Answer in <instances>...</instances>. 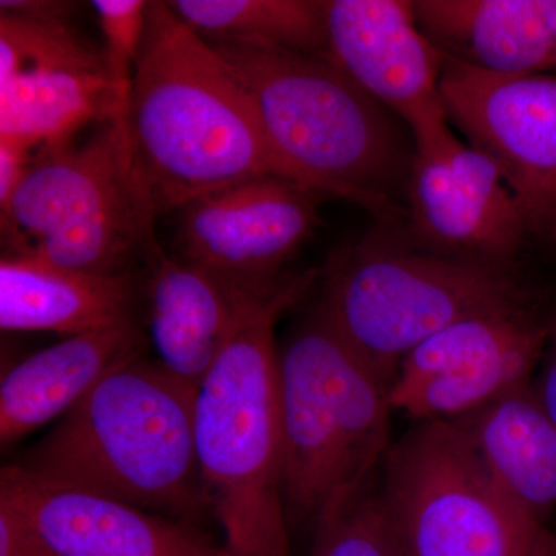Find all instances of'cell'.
<instances>
[{"label":"cell","mask_w":556,"mask_h":556,"mask_svg":"<svg viewBox=\"0 0 556 556\" xmlns=\"http://www.w3.org/2000/svg\"><path fill=\"white\" fill-rule=\"evenodd\" d=\"M127 130L156 218L237 182L289 178L228 62L160 0L149 3Z\"/></svg>","instance_id":"obj_1"},{"label":"cell","mask_w":556,"mask_h":556,"mask_svg":"<svg viewBox=\"0 0 556 556\" xmlns=\"http://www.w3.org/2000/svg\"><path fill=\"white\" fill-rule=\"evenodd\" d=\"M212 47L247 89L289 178L364 207L380 226L405 228L415 139L404 119L328 58Z\"/></svg>","instance_id":"obj_2"},{"label":"cell","mask_w":556,"mask_h":556,"mask_svg":"<svg viewBox=\"0 0 556 556\" xmlns=\"http://www.w3.org/2000/svg\"><path fill=\"white\" fill-rule=\"evenodd\" d=\"M195 397L159 362L131 358L11 466L203 529L212 515L197 459Z\"/></svg>","instance_id":"obj_3"},{"label":"cell","mask_w":556,"mask_h":556,"mask_svg":"<svg viewBox=\"0 0 556 556\" xmlns=\"http://www.w3.org/2000/svg\"><path fill=\"white\" fill-rule=\"evenodd\" d=\"M318 273L285 278L249 300L195 397V448L212 519L236 556H292L283 506L280 317Z\"/></svg>","instance_id":"obj_4"},{"label":"cell","mask_w":556,"mask_h":556,"mask_svg":"<svg viewBox=\"0 0 556 556\" xmlns=\"http://www.w3.org/2000/svg\"><path fill=\"white\" fill-rule=\"evenodd\" d=\"M283 506L289 535L313 538L376 478L390 444V386L325 316L278 345Z\"/></svg>","instance_id":"obj_5"},{"label":"cell","mask_w":556,"mask_h":556,"mask_svg":"<svg viewBox=\"0 0 556 556\" xmlns=\"http://www.w3.org/2000/svg\"><path fill=\"white\" fill-rule=\"evenodd\" d=\"M317 305L391 388L402 361L441 329L533 303L514 269L434 254L378 225L332 255Z\"/></svg>","instance_id":"obj_6"},{"label":"cell","mask_w":556,"mask_h":556,"mask_svg":"<svg viewBox=\"0 0 556 556\" xmlns=\"http://www.w3.org/2000/svg\"><path fill=\"white\" fill-rule=\"evenodd\" d=\"M130 150L110 123L79 148L39 150L5 215L3 255L127 276L156 240Z\"/></svg>","instance_id":"obj_7"},{"label":"cell","mask_w":556,"mask_h":556,"mask_svg":"<svg viewBox=\"0 0 556 556\" xmlns=\"http://www.w3.org/2000/svg\"><path fill=\"white\" fill-rule=\"evenodd\" d=\"M380 489L404 556H556L554 533L504 495L455 422H416Z\"/></svg>","instance_id":"obj_8"},{"label":"cell","mask_w":556,"mask_h":556,"mask_svg":"<svg viewBox=\"0 0 556 556\" xmlns=\"http://www.w3.org/2000/svg\"><path fill=\"white\" fill-rule=\"evenodd\" d=\"M409 130L415 156L405 199L408 239L445 257L514 269L530 232L496 164L460 141L447 115Z\"/></svg>","instance_id":"obj_9"},{"label":"cell","mask_w":556,"mask_h":556,"mask_svg":"<svg viewBox=\"0 0 556 556\" xmlns=\"http://www.w3.org/2000/svg\"><path fill=\"white\" fill-rule=\"evenodd\" d=\"M548 325L551 317L533 305L448 325L402 361L390 388L393 412L416 422H456L529 386L546 351Z\"/></svg>","instance_id":"obj_10"},{"label":"cell","mask_w":556,"mask_h":556,"mask_svg":"<svg viewBox=\"0 0 556 556\" xmlns=\"http://www.w3.org/2000/svg\"><path fill=\"white\" fill-rule=\"evenodd\" d=\"M442 108L517 199L530 236L556 241V73L497 75L444 58Z\"/></svg>","instance_id":"obj_11"},{"label":"cell","mask_w":556,"mask_h":556,"mask_svg":"<svg viewBox=\"0 0 556 556\" xmlns=\"http://www.w3.org/2000/svg\"><path fill=\"white\" fill-rule=\"evenodd\" d=\"M327 197L278 175L190 200L175 214V257L247 291L276 287L316 232Z\"/></svg>","instance_id":"obj_12"},{"label":"cell","mask_w":556,"mask_h":556,"mask_svg":"<svg viewBox=\"0 0 556 556\" xmlns=\"http://www.w3.org/2000/svg\"><path fill=\"white\" fill-rule=\"evenodd\" d=\"M0 503L60 556H236L199 527L7 466Z\"/></svg>","instance_id":"obj_13"},{"label":"cell","mask_w":556,"mask_h":556,"mask_svg":"<svg viewBox=\"0 0 556 556\" xmlns=\"http://www.w3.org/2000/svg\"><path fill=\"white\" fill-rule=\"evenodd\" d=\"M328 58L409 129L444 115V56L409 0H324Z\"/></svg>","instance_id":"obj_14"},{"label":"cell","mask_w":556,"mask_h":556,"mask_svg":"<svg viewBox=\"0 0 556 556\" xmlns=\"http://www.w3.org/2000/svg\"><path fill=\"white\" fill-rule=\"evenodd\" d=\"M142 263L155 361L174 378L199 391L244 305L274 287L260 291L232 287L199 266L166 254L159 240L150 244Z\"/></svg>","instance_id":"obj_15"},{"label":"cell","mask_w":556,"mask_h":556,"mask_svg":"<svg viewBox=\"0 0 556 556\" xmlns=\"http://www.w3.org/2000/svg\"><path fill=\"white\" fill-rule=\"evenodd\" d=\"M137 321L72 336L22 358L0 382V444L10 447L31 431L61 419L109 372L141 356Z\"/></svg>","instance_id":"obj_16"},{"label":"cell","mask_w":556,"mask_h":556,"mask_svg":"<svg viewBox=\"0 0 556 556\" xmlns=\"http://www.w3.org/2000/svg\"><path fill=\"white\" fill-rule=\"evenodd\" d=\"M134 274L94 276L17 255L0 262V328L72 336L134 324Z\"/></svg>","instance_id":"obj_17"},{"label":"cell","mask_w":556,"mask_h":556,"mask_svg":"<svg viewBox=\"0 0 556 556\" xmlns=\"http://www.w3.org/2000/svg\"><path fill=\"white\" fill-rule=\"evenodd\" d=\"M416 22L442 56L497 75L554 73L544 0H416Z\"/></svg>","instance_id":"obj_18"},{"label":"cell","mask_w":556,"mask_h":556,"mask_svg":"<svg viewBox=\"0 0 556 556\" xmlns=\"http://www.w3.org/2000/svg\"><path fill=\"white\" fill-rule=\"evenodd\" d=\"M455 424L504 495L544 522L556 507V426L532 383Z\"/></svg>","instance_id":"obj_19"},{"label":"cell","mask_w":556,"mask_h":556,"mask_svg":"<svg viewBox=\"0 0 556 556\" xmlns=\"http://www.w3.org/2000/svg\"><path fill=\"white\" fill-rule=\"evenodd\" d=\"M105 65L36 64L0 75V141L28 150L67 148L91 123H110Z\"/></svg>","instance_id":"obj_20"},{"label":"cell","mask_w":556,"mask_h":556,"mask_svg":"<svg viewBox=\"0 0 556 556\" xmlns=\"http://www.w3.org/2000/svg\"><path fill=\"white\" fill-rule=\"evenodd\" d=\"M179 20L211 46L328 58L320 0H172ZM329 60V58H328Z\"/></svg>","instance_id":"obj_21"},{"label":"cell","mask_w":556,"mask_h":556,"mask_svg":"<svg viewBox=\"0 0 556 556\" xmlns=\"http://www.w3.org/2000/svg\"><path fill=\"white\" fill-rule=\"evenodd\" d=\"M149 3L146 0H94L102 35V54L113 94V116L110 124L130 149L129 124L131 90L148 27Z\"/></svg>","instance_id":"obj_22"},{"label":"cell","mask_w":556,"mask_h":556,"mask_svg":"<svg viewBox=\"0 0 556 556\" xmlns=\"http://www.w3.org/2000/svg\"><path fill=\"white\" fill-rule=\"evenodd\" d=\"M302 556H404L380 482L318 527Z\"/></svg>","instance_id":"obj_23"},{"label":"cell","mask_w":556,"mask_h":556,"mask_svg":"<svg viewBox=\"0 0 556 556\" xmlns=\"http://www.w3.org/2000/svg\"><path fill=\"white\" fill-rule=\"evenodd\" d=\"M0 556H60L20 514L0 503Z\"/></svg>","instance_id":"obj_24"},{"label":"cell","mask_w":556,"mask_h":556,"mask_svg":"<svg viewBox=\"0 0 556 556\" xmlns=\"http://www.w3.org/2000/svg\"><path fill=\"white\" fill-rule=\"evenodd\" d=\"M33 159V150L0 141V215L9 212L17 189L30 169Z\"/></svg>","instance_id":"obj_25"},{"label":"cell","mask_w":556,"mask_h":556,"mask_svg":"<svg viewBox=\"0 0 556 556\" xmlns=\"http://www.w3.org/2000/svg\"><path fill=\"white\" fill-rule=\"evenodd\" d=\"M79 3L67 0H2L0 14L39 22H72Z\"/></svg>","instance_id":"obj_26"},{"label":"cell","mask_w":556,"mask_h":556,"mask_svg":"<svg viewBox=\"0 0 556 556\" xmlns=\"http://www.w3.org/2000/svg\"><path fill=\"white\" fill-rule=\"evenodd\" d=\"M532 387L538 401L556 426V316L551 317L546 351L540 364V375L533 380Z\"/></svg>","instance_id":"obj_27"},{"label":"cell","mask_w":556,"mask_h":556,"mask_svg":"<svg viewBox=\"0 0 556 556\" xmlns=\"http://www.w3.org/2000/svg\"><path fill=\"white\" fill-rule=\"evenodd\" d=\"M548 35H551L552 53H554V73H556V0H544Z\"/></svg>","instance_id":"obj_28"}]
</instances>
